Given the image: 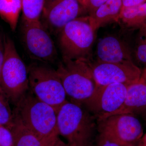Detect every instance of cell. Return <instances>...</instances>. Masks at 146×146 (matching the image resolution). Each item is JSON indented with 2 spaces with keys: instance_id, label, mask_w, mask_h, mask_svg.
I'll use <instances>...</instances> for the list:
<instances>
[{
  "instance_id": "obj_28",
  "label": "cell",
  "mask_w": 146,
  "mask_h": 146,
  "mask_svg": "<svg viewBox=\"0 0 146 146\" xmlns=\"http://www.w3.org/2000/svg\"><path fill=\"white\" fill-rule=\"evenodd\" d=\"M139 143L141 146H146V133L143 137L141 138L139 141Z\"/></svg>"
},
{
  "instance_id": "obj_7",
  "label": "cell",
  "mask_w": 146,
  "mask_h": 146,
  "mask_svg": "<svg viewBox=\"0 0 146 146\" xmlns=\"http://www.w3.org/2000/svg\"><path fill=\"white\" fill-rule=\"evenodd\" d=\"M22 32L24 44L32 58L44 63L55 60L57 54L54 43L40 21H23Z\"/></svg>"
},
{
  "instance_id": "obj_11",
  "label": "cell",
  "mask_w": 146,
  "mask_h": 146,
  "mask_svg": "<svg viewBox=\"0 0 146 146\" xmlns=\"http://www.w3.org/2000/svg\"><path fill=\"white\" fill-rule=\"evenodd\" d=\"M96 88L114 83L130 85L140 80L142 71L133 61L123 63H91Z\"/></svg>"
},
{
  "instance_id": "obj_2",
  "label": "cell",
  "mask_w": 146,
  "mask_h": 146,
  "mask_svg": "<svg viewBox=\"0 0 146 146\" xmlns=\"http://www.w3.org/2000/svg\"><path fill=\"white\" fill-rule=\"evenodd\" d=\"M13 111L15 116L43 140L59 136L55 110L30 91L18 102Z\"/></svg>"
},
{
  "instance_id": "obj_15",
  "label": "cell",
  "mask_w": 146,
  "mask_h": 146,
  "mask_svg": "<svg viewBox=\"0 0 146 146\" xmlns=\"http://www.w3.org/2000/svg\"><path fill=\"white\" fill-rule=\"evenodd\" d=\"M8 127L13 135V146H43L47 141L58 137L43 140L27 127L14 114L13 121Z\"/></svg>"
},
{
  "instance_id": "obj_26",
  "label": "cell",
  "mask_w": 146,
  "mask_h": 146,
  "mask_svg": "<svg viewBox=\"0 0 146 146\" xmlns=\"http://www.w3.org/2000/svg\"><path fill=\"white\" fill-rule=\"evenodd\" d=\"M53 146H70L68 144L66 143L65 142L60 139L59 137L58 138L57 140L56 141L55 143Z\"/></svg>"
},
{
  "instance_id": "obj_19",
  "label": "cell",
  "mask_w": 146,
  "mask_h": 146,
  "mask_svg": "<svg viewBox=\"0 0 146 146\" xmlns=\"http://www.w3.org/2000/svg\"><path fill=\"white\" fill-rule=\"evenodd\" d=\"M134 56L136 62L144 68H146V27L139 29L136 37Z\"/></svg>"
},
{
  "instance_id": "obj_20",
  "label": "cell",
  "mask_w": 146,
  "mask_h": 146,
  "mask_svg": "<svg viewBox=\"0 0 146 146\" xmlns=\"http://www.w3.org/2000/svg\"><path fill=\"white\" fill-rule=\"evenodd\" d=\"M10 104L9 100L0 89V125L8 127L13 121V111Z\"/></svg>"
},
{
  "instance_id": "obj_13",
  "label": "cell",
  "mask_w": 146,
  "mask_h": 146,
  "mask_svg": "<svg viewBox=\"0 0 146 146\" xmlns=\"http://www.w3.org/2000/svg\"><path fill=\"white\" fill-rule=\"evenodd\" d=\"M145 110H146V81L141 78L139 81L128 86L126 96L121 107L103 119L112 115L133 114L137 111Z\"/></svg>"
},
{
  "instance_id": "obj_4",
  "label": "cell",
  "mask_w": 146,
  "mask_h": 146,
  "mask_svg": "<svg viewBox=\"0 0 146 146\" xmlns=\"http://www.w3.org/2000/svg\"><path fill=\"white\" fill-rule=\"evenodd\" d=\"M5 56L1 73L0 89L16 106L30 91L28 71L14 42L4 35Z\"/></svg>"
},
{
  "instance_id": "obj_8",
  "label": "cell",
  "mask_w": 146,
  "mask_h": 146,
  "mask_svg": "<svg viewBox=\"0 0 146 146\" xmlns=\"http://www.w3.org/2000/svg\"><path fill=\"white\" fill-rule=\"evenodd\" d=\"M84 11L78 0H46L40 22L49 33L59 34L66 25L82 16Z\"/></svg>"
},
{
  "instance_id": "obj_31",
  "label": "cell",
  "mask_w": 146,
  "mask_h": 146,
  "mask_svg": "<svg viewBox=\"0 0 146 146\" xmlns=\"http://www.w3.org/2000/svg\"><path fill=\"white\" fill-rule=\"evenodd\" d=\"M78 1H79L82 4V5H83V2L84 0H78Z\"/></svg>"
},
{
  "instance_id": "obj_25",
  "label": "cell",
  "mask_w": 146,
  "mask_h": 146,
  "mask_svg": "<svg viewBox=\"0 0 146 146\" xmlns=\"http://www.w3.org/2000/svg\"><path fill=\"white\" fill-rule=\"evenodd\" d=\"M122 8L134 7L146 2V0H121Z\"/></svg>"
},
{
  "instance_id": "obj_18",
  "label": "cell",
  "mask_w": 146,
  "mask_h": 146,
  "mask_svg": "<svg viewBox=\"0 0 146 146\" xmlns=\"http://www.w3.org/2000/svg\"><path fill=\"white\" fill-rule=\"evenodd\" d=\"M46 0H22L23 21H40Z\"/></svg>"
},
{
  "instance_id": "obj_9",
  "label": "cell",
  "mask_w": 146,
  "mask_h": 146,
  "mask_svg": "<svg viewBox=\"0 0 146 146\" xmlns=\"http://www.w3.org/2000/svg\"><path fill=\"white\" fill-rule=\"evenodd\" d=\"M128 86L125 84L114 83L98 87L91 98L82 106L97 121L102 119L121 107Z\"/></svg>"
},
{
  "instance_id": "obj_23",
  "label": "cell",
  "mask_w": 146,
  "mask_h": 146,
  "mask_svg": "<svg viewBox=\"0 0 146 146\" xmlns=\"http://www.w3.org/2000/svg\"><path fill=\"white\" fill-rule=\"evenodd\" d=\"M108 0H84L83 6L86 11L89 12V16H91L97 9Z\"/></svg>"
},
{
  "instance_id": "obj_27",
  "label": "cell",
  "mask_w": 146,
  "mask_h": 146,
  "mask_svg": "<svg viewBox=\"0 0 146 146\" xmlns=\"http://www.w3.org/2000/svg\"><path fill=\"white\" fill-rule=\"evenodd\" d=\"M59 137V136H58ZM53 138V139L50 140L49 141H47L46 143H45L44 145L43 146H53L54 145L56 141L57 140L58 138Z\"/></svg>"
},
{
  "instance_id": "obj_5",
  "label": "cell",
  "mask_w": 146,
  "mask_h": 146,
  "mask_svg": "<svg viewBox=\"0 0 146 146\" xmlns=\"http://www.w3.org/2000/svg\"><path fill=\"white\" fill-rule=\"evenodd\" d=\"M95 32L89 16H80L66 25L58 34L63 58L91 60Z\"/></svg>"
},
{
  "instance_id": "obj_22",
  "label": "cell",
  "mask_w": 146,
  "mask_h": 146,
  "mask_svg": "<svg viewBox=\"0 0 146 146\" xmlns=\"http://www.w3.org/2000/svg\"><path fill=\"white\" fill-rule=\"evenodd\" d=\"M13 138L10 129L7 127L0 125V146H13Z\"/></svg>"
},
{
  "instance_id": "obj_16",
  "label": "cell",
  "mask_w": 146,
  "mask_h": 146,
  "mask_svg": "<svg viewBox=\"0 0 146 146\" xmlns=\"http://www.w3.org/2000/svg\"><path fill=\"white\" fill-rule=\"evenodd\" d=\"M119 21L129 28L139 29L146 27V2L134 7L122 9Z\"/></svg>"
},
{
  "instance_id": "obj_24",
  "label": "cell",
  "mask_w": 146,
  "mask_h": 146,
  "mask_svg": "<svg viewBox=\"0 0 146 146\" xmlns=\"http://www.w3.org/2000/svg\"><path fill=\"white\" fill-rule=\"evenodd\" d=\"M5 56V46L4 35L0 30V73L2 67Z\"/></svg>"
},
{
  "instance_id": "obj_17",
  "label": "cell",
  "mask_w": 146,
  "mask_h": 146,
  "mask_svg": "<svg viewBox=\"0 0 146 146\" xmlns=\"http://www.w3.org/2000/svg\"><path fill=\"white\" fill-rule=\"evenodd\" d=\"M21 10L22 0H0V16L12 31L16 30Z\"/></svg>"
},
{
  "instance_id": "obj_1",
  "label": "cell",
  "mask_w": 146,
  "mask_h": 146,
  "mask_svg": "<svg viewBox=\"0 0 146 146\" xmlns=\"http://www.w3.org/2000/svg\"><path fill=\"white\" fill-rule=\"evenodd\" d=\"M96 120L82 105L67 100L57 112L58 133L70 146H89L98 129Z\"/></svg>"
},
{
  "instance_id": "obj_12",
  "label": "cell",
  "mask_w": 146,
  "mask_h": 146,
  "mask_svg": "<svg viewBox=\"0 0 146 146\" xmlns=\"http://www.w3.org/2000/svg\"><path fill=\"white\" fill-rule=\"evenodd\" d=\"M96 54V62L120 63L133 61L128 45L123 39L116 35H107L100 39Z\"/></svg>"
},
{
  "instance_id": "obj_21",
  "label": "cell",
  "mask_w": 146,
  "mask_h": 146,
  "mask_svg": "<svg viewBox=\"0 0 146 146\" xmlns=\"http://www.w3.org/2000/svg\"><path fill=\"white\" fill-rule=\"evenodd\" d=\"M99 135L95 146H121L109 133L98 130Z\"/></svg>"
},
{
  "instance_id": "obj_6",
  "label": "cell",
  "mask_w": 146,
  "mask_h": 146,
  "mask_svg": "<svg viewBox=\"0 0 146 146\" xmlns=\"http://www.w3.org/2000/svg\"><path fill=\"white\" fill-rule=\"evenodd\" d=\"M30 91L56 112L67 101V95L56 70L44 63H34L28 68Z\"/></svg>"
},
{
  "instance_id": "obj_14",
  "label": "cell",
  "mask_w": 146,
  "mask_h": 146,
  "mask_svg": "<svg viewBox=\"0 0 146 146\" xmlns=\"http://www.w3.org/2000/svg\"><path fill=\"white\" fill-rule=\"evenodd\" d=\"M122 8L121 0H108L97 9L91 18L95 31L112 22H118Z\"/></svg>"
},
{
  "instance_id": "obj_29",
  "label": "cell",
  "mask_w": 146,
  "mask_h": 146,
  "mask_svg": "<svg viewBox=\"0 0 146 146\" xmlns=\"http://www.w3.org/2000/svg\"><path fill=\"white\" fill-rule=\"evenodd\" d=\"M141 78L146 81V68L143 69V71H142Z\"/></svg>"
},
{
  "instance_id": "obj_3",
  "label": "cell",
  "mask_w": 146,
  "mask_h": 146,
  "mask_svg": "<svg viewBox=\"0 0 146 146\" xmlns=\"http://www.w3.org/2000/svg\"><path fill=\"white\" fill-rule=\"evenodd\" d=\"M56 70L71 101L83 105L93 96L96 84L91 60L63 58Z\"/></svg>"
},
{
  "instance_id": "obj_10",
  "label": "cell",
  "mask_w": 146,
  "mask_h": 146,
  "mask_svg": "<svg viewBox=\"0 0 146 146\" xmlns=\"http://www.w3.org/2000/svg\"><path fill=\"white\" fill-rule=\"evenodd\" d=\"M97 122L98 130L109 133L121 146L137 143L143 134L141 123L133 114L112 115Z\"/></svg>"
},
{
  "instance_id": "obj_30",
  "label": "cell",
  "mask_w": 146,
  "mask_h": 146,
  "mask_svg": "<svg viewBox=\"0 0 146 146\" xmlns=\"http://www.w3.org/2000/svg\"><path fill=\"white\" fill-rule=\"evenodd\" d=\"M139 141L137 142V143H135L130 144V145H128L126 146H141L140 143H139Z\"/></svg>"
}]
</instances>
